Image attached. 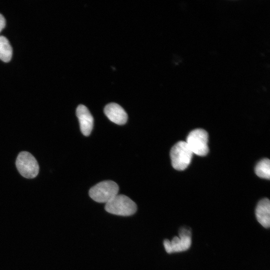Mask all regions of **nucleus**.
<instances>
[{"label": "nucleus", "instance_id": "1", "mask_svg": "<svg viewBox=\"0 0 270 270\" xmlns=\"http://www.w3.org/2000/svg\"><path fill=\"white\" fill-rule=\"evenodd\" d=\"M104 208L109 213L122 216H131L134 214L137 210L136 203L123 194H117L106 204Z\"/></svg>", "mask_w": 270, "mask_h": 270}, {"label": "nucleus", "instance_id": "9", "mask_svg": "<svg viewBox=\"0 0 270 270\" xmlns=\"http://www.w3.org/2000/svg\"><path fill=\"white\" fill-rule=\"evenodd\" d=\"M256 216L257 220L265 228L270 225V202L268 198L261 200L256 208Z\"/></svg>", "mask_w": 270, "mask_h": 270}, {"label": "nucleus", "instance_id": "11", "mask_svg": "<svg viewBox=\"0 0 270 270\" xmlns=\"http://www.w3.org/2000/svg\"><path fill=\"white\" fill-rule=\"evenodd\" d=\"M256 174L263 178L270 179V162L268 158H264L260 160L255 168Z\"/></svg>", "mask_w": 270, "mask_h": 270}, {"label": "nucleus", "instance_id": "2", "mask_svg": "<svg viewBox=\"0 0 270 270\" xmlns=\"http://www.w3.org/2000/svg\"><path fill=\"white\" fill-rule=\"evenodd\" d=\"M118 186L116 182L105 180L92 186L90 190L89 195L96 202L106 204L118 194Z\"/></svg>", "mask_w": 270, "mask_h": 270}, {"label": "nucleus", "instance_id": "12", "mask_svg": "<svg viewBox=\"0 0 270 270\" xmlns=\"http://www.w3.org/2000/svg\"><path fill=\"white\" fill-rule=\"evenodd\" d=\"M6 25V20L4 16L0 14V32L4 28Z\"/></svg>", "mask_w": 270, "mask_h": 270}, {"label": "nucleus", "instance_id": "10", "mask_svg": "<svg viewBox=\"0 0 270 270\" xmlns=\"http://www.w3.org/2000/svg\"><path fill=\"white\" fill-rule=\"evenodd\" d=\"M12 50L8 40L4 36H0V59L4 62L12 58Z\"/></svg>", "mask_w": 270, "mask_h": 270}, {"label": "nucleus", "instance_id": "5", "mask_svg": "<svg viewBox=\"0 0 270 270\" xmlns=\"http://www.w3.org/2000/svg\"><path fill=\"white\" fill-rule=\"evenodd\" d=\"M16 164L20 174L26 178H34L38 173L39 166L36 159L28 152H22L18 154Z\"/></svg>", "mask_w": 270, "mask_h": 270}, {"label": "nucleus", "instance_id": "7", "mask_svg": "<svg viewBox=\"0 0 270 270\" xmlns=\"http://www.w3.org/2000/svg\"><path fill=\"white\" fill-rule=\"evenodd\" d=\"M82 133L85 136H89L94 126V118L88 108L82 104L79 105L76 110Z\"/></svg>", "mask_w": 270, "mask_h": 270}, {"label": "nucleus", "instance_id": "8", "mask_svg": "<svg viewBox=\"0 0 270 270\" xmlns=\"http://www.w3.org/2000/svg\"><path fill=\"white\" fill-rule=\"evenodd\" d=\"M104 112L112 122L120 125L124 124L128 120V114L124 109L116 103L108 104L104 108Z\"/></svg>", "mask_w": 270, "mask_h": 270}, {"label": "nucleus", "instance_id": "4", "mask_svg": "<svg viewBox=\"0 0 270 270\" xmlns=\"http://www.w3.org/2000/svg\"><path fill=\"white\" fill-rule=\"evenodd\" d=\"M186 142L192 154L204 156L208 152V134L203 129L196 128L191 131Z\"/></svg>", "mask_w": 270, "mask_h": 270}, {"label": "nucleus", "instance_id": "3", "mask_svg": "<svg viewBox=\"0 0 270 270\" xmlns=\"http://www.w3.org/2000/svg\"><path fill=\"white\" fill-rule=\"evenodd\" d=\"M192 154L186 142H178L170 152L172 166L178 170H185L191 162Z\"/></svg>", "mask_w": 270, "mask_h": 270}, {"label": "nucleus", "instance_id": "6", "mask_svg": "<svg viewBox=\"0 0 270 270\" xmlns=\"http://www.w3.org/2000/svg\"><path fill=\"white\" fill-rule=\"evenodd\" d=\"M179 236H174L171 241L164 240V246L168 254L181 252L188 250L192 244L191 231L186 228H182L178 231Z\"/></svg>", "mask_w": 270, "mask_h": 270}]
</instances>
